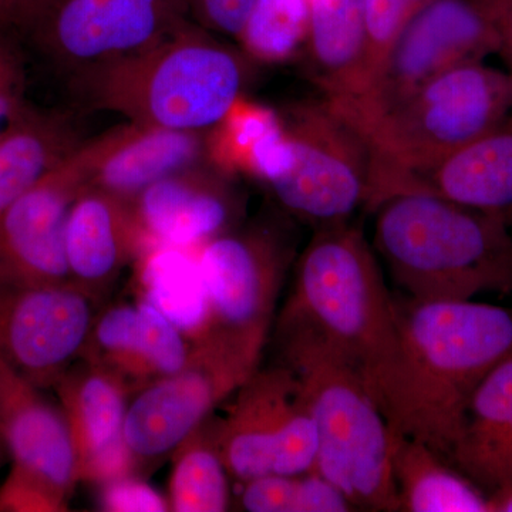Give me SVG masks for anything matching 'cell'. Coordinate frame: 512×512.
<instances>
[{
	"instance_id": "83f0119b",
	"label": "cell",
	"mask_w": 512,
	"mask_h": 512,
	"mask_svg": "<svg viewBox=\"0 0 512 512\" xmlns=\"http://www.w3.org/2000/svg\"><path fill=\"white\" fill-rule=\"evenodd\" d=\"M229 473L214 440L202 439L200 431L175 451L170 481V511L222 512L229 508Z\"/></svg>"
},
{
	"instance_id": "1f68e13d",
	"label": "cell",
	"mask_w": 512,
	"mask_h": 512,
	"mask_svg": "<svg viewBox=\"0 0 512 512\" xmlns=\"http://www.w3.org/2000/svg\"><path fill=\"white\" fill-rule=\"evenodd\" d=\"M28 89L26 43L18 30L0 25V134L25 109Z\"/></svg>"
},
{
	"instance_id": "7402d4cb",
	"label": "cell",
	"mask_w": 512,
	"mask_h": 512,
	"mask_svg": "<svg viewBox=\"0 0 512 512\" xmlns=\"http://www.w3.org/2000/svg\"><path fill=\"white\" fill-rule=\"evenodd\" d=\"M447 461L487 494L512 483V353L471 394Z\"/></svg>"
},
{
	"instance_id": "30bf717a",
	"label": "cell",
	"mask_w": 512,
	"mask_h": 512,
	"mask_svg": "<svg viewBox=\"0 0 512 512\" xmlns=\"http://www.w3.org/2000/svg\"><path fill=\"white\" fill-rule=\"evenodd\" d=\"M229 476H293L313 470L318 450L315 421L288 366L258 369L235 392L214 436Z\"/></svg>"
},
{
	"instance_id": "5bb4252c",
	"label": "cell",
	"mask_w": 512,
	"mask_h": 512,
	"mask_svg": "<svg viewBox=\"0 0 512 512\" xmlns=\"http://www.w3.org/2000/svg\"><path fill=\"white\" fill-rule=\"evenodd\" d=\"M94 153V138L84 141L72 156L43 175L0 215V282H73L64 232L73 201L89 185Z\"/></svg>"
},
{
	"instance_id": "7a4b0ae2",
	"label": "cell",
	"mask_w": 512,
	"mask_h": 512,
	"mask_svg": "<svg viewBox=\"0 0 512 512\" xmlns=\"http://www.w3.org/2000/svg\"><path fill=\"white\" fill-rule=\"evenodd\" d=\"M276 336L332 350L363 377L383 410L399 352L396 299L360 228L349 221L315 229L296 261Z\"/></svg>"
},
{
	"instance_id": "ac0fdd59",
	"label": "cell",
	"mask_w": 512,
	"mask_h": 512,
	"mask_svg": "<svg viewBox=\"0 0 512 512\" xmlns=\"http://www.w3.org/2000/svg\"><path fill=\"white\" fill-rule=\"evenodd\" d=\"M191 342L170 319L144 301L116 305L96 316L80 359L116 373L140 390L183 369Z\"/></svg>"
},
{
	"instance_id": "ffe728a7",
	"label": "cell",
	"mask_w": 512,
	"mask_h": 512,
	"mask_svg": "<svg viewBox=\"0 0 512 512\" xmlns=\"http://www.w3.org/2000/svg\"><path fill=\"white\" fill-rule=\"evenodd\" d=\"M94 144L96 153L87 187L127 200L208 157L204 131L168 130L130 121L94 138Z\"/></svg>"
},
{
	"instance_id": "4fadbf2b",
	"label": "cell",
	"mask_w": 512,
	"mask_h": 512,
	"mask_svg": "<svg viewBox=\"0 0 512 512\" xmlns=\"http://www.w3.org/2000/svg\"><path fill=\"white\" fill-rule=\"evenodd\" d=\"M259 360L220 340L191 342L183 369L141 387L128 404L124 440L134 466L175 453L217 404L254 375Z\"/></svg>"
},
{
	"instance_id": "9c48e42d",
	"label": "cell",
	"mask_w": 512,
	"mask_h": 512,
	"mask_svg": "<svg viewBox=\"0 0 512 512\" xmlns=\"http://www.w3.org/2000/svg\"><path fill=\"white\" fill-rule=\"evenodd\" d=\"M197 259L208 296L207 326L198 339L221 340L261 359L292 264L291 239L284 229L254 224L205 242Z\"/></svg>"
},
{
	"instance_id": "8fae6325",
	"label": "cell",
	"mask_w": 512,
	"mask_h": 512,
	"mask_svg": "<svg viewBox=\"0 0 512 512\" xmlns=\"http://www.w3.org/2000/svg\"><path fill=\"white\" fill-rule=\"evenodd\" d=\"M188 16V0H40L22 37L73 77L153 45Z\"/></svg>"
},
{
	"instance_id": "603a6c76",
	"label": "cell",
	"mask_w": 512,
	"mask_h": 512,
	"mask_svg": "<svg viewBox=\"0 0 512 512\" xmlns=\"http://www.w3.org/2000/svg\"><path fill=\"white\" fill-rule=\"evenodd\" d=\"M365 0H309V76L332 103L352 99L365 62Z\"/></svg>"
},
{
	"instance_id": "d4e9b609",
	"label": "cell",
	"mask_w": 512,
	"mask_h": 512,
	"mask_svg": "<svg viewBox=\"0 0 512 512\" xmlns=\"http://www.w3.org/2000/svg\"><path fill=\"white\" fill-rule=\"evenodd\" d=\"M393 474L399 511L490 512L488 494L423 441L394 437Z\"/></svg>"
},
{
	"instance_id": "f35d334b",
	"label": "cell",
	"mask_w": 512,
	"mask_h": 512,
	"mask_svg": "<svg viewBox=\"0 0 512 512\" xmlns=\"http://www.w3.org/2000/svg\"><path fill=\"white\" fill-rule=\"evenodd\" d=\"M511 231H512V224L510 225Z\"/></svg>"
},
{
	"instance_id": "74e56055",
	"label": "cell",
	"mask_w": 512,
	"mask_h": 512,
	"mask_svg": "<svg viewBox=\"0 0 512 512\" xmlns=\"http://www.w3.org/2000/svg\"><path fill=\"white\" fill-rule=\"evenodd\" d=\"M5 451L8 450H6L5 441H3L2 437V431H0V467H2L3 460H5Z\"/></svg>"
},
{
	"instance_id": "f1b7e54d",
	"label": "cell",
	"mask_w": 512,
	"mask_h": 512,
	"mask_svg": "<svg viewBox=\"0 0 512 512\" xmlns=\"http://www.w3.org/2000/svg\"><path fill=\"white\" fill-rule=\"evenodd\" d=\"M308 32L309 0H256L237 40L249 59L278 63L303 50Z\"/></svg>"
},
{
	"instance_id": "4316f807",
	"label": "cell",
	"mask_w": 512,
	"mask_h": 512,
	"mask_svg": "<svg viewBox=\"0 0 512 512\" xmlns=\"http://www.w3.org/2000/svg\"><path fill=\"white\" fill-rule=\"evenodd\" d=\"M284 137L278 111L239 99L231 111L211 128L207 156L228 174L245 173L261 180Z\"/></svg>"
},
{
	"instance_id": "6da1fadb",
	"label": "cell",
	"mask_w": 512,
	"mask_h": 512,
	"mask_svg": "<svg viewBox=\"0 0 512 512\" xmlns=\"http://www.w3.org/2000/svg\"><path fill=\"white\" fill-rule=\"evenodd\" d=\"M399 352L383 413L394 437L448 460L478 384L512 353V308L396 301Z\"/></svg>"
},
{
	"instance_id": "836d02e7",
	"label": "cell",
	"mask_w": 512,
	"mask_h": 512,
	"mask_svg": "<svg viewBox=\"0 0 512 512\" xmlns=\"http://www.w3.org/2000/svg\"><path fill=\"white\" fill-rule=\"evenodd\" d=\"M256 0H188L198 25L237 39Z\"/></svg>"
},
{
	"instance_id": "f546056e",
	"label": "cell",
	"mask_w": 512,
	"mask_h": 512,
	"mask_svg": "<svg viewBox=\"0 0 512 512\" xmlns=\"http://www.w3.org/2000/svg\"><path fill=\"white\" fill-rule=\"evenodd\" d=\"M241 507L249 512L355 511L348 498L315 471L249 480L242 488Z\"/></svg>"
},
{
	"instance_id": "52a82bcc",
	"label": "cell",
	"mask_w": 512,
	"mask_h": 512,
	"mask_svg": "<svg viewBox=\"0 0 512 512\" xmlns=\"http://www.w3.org/2000/svg\"><path fill=\"white\" fill-rule=\"evenodd\" d=\"M278 113L286 156L281 173L268 183L276 200L315 229L349 222L369 201L367 137L323 96L295 101Z\"/></svg>"
},
{
	"instance_id": "d590c367",
	"label": "cell",
	"mask_w": 512,
	"mask_h": 512,
	"mask_svg": "<svg viewBox=\"0 0 512 512\" xmlns=\"http://www.w3.org/2000/svg\"><path fill=\"white\" fill-rule=\"evenodd\" d=\"M493 2L495 25H497V55L503 57L508 72L512 73V0H491Z\"/></svg>"
},
{
	"instance_id": "277c9868",
	"label": "cell",
	"mask_w": 512,
	"mask_h": 512,
	"mask_svg": "<svg viewBox=\"0 0 512 512\" xmlns=\"http://www.w3.org/2000/svg\"><path fill=\"white\" fill-rule=\"evenodd\" d=\"M375 211V249L410 299L512 293V231L503 218L429 192L394 194Z\"/></svg>"
},
{
	"instance_id": "9a60e30c",
	"label": "cell",
	"mask_w": 512,
	"mask_h": 512,
	"mask_svg": "<svg viewBox=\"0 0 512 512\" xmlns=\"http://www.w3.org/2000/svg\"><path fill=\"white\" fill-rule=\"evenodd\" d=\"M94 298L73 282H0V353L40 389L55 386L82 356Z\"/></svg>"
},
{
	"instance_id": "44dd1931",
	"label": "cell",
	"mask_w": 512,
	"mask_h": 512,
	"mask_svg": "<svg viewBox=\"0 0 512 512\" xmlns=\"http://www.w3.org/2000/svg\"><path fill=\"white\" fill-rule=\"evenodd\" d=\"M429 192L512 224V113L397 192Z\"/></svg>"
},
{
	"instance_id": "d6986e66",
	"label": "cell",
	"mask_w": 512,
	"mask_h": 512,
	"mask_svg": "<svg viewBox=\"0 0 512 512\" xmlns=\"http://www.w3.org/2000/svg\"><path fill=\"white\" fill-rule=\"evenodd\" d=\"M64 245L72 281L94 299L148 248L133 200L94 187L73 201Z\"/></svg>"
},
{
	"instance_id": "8992f818",
	"label": "cell",
	"mask_w": 512,
	"mask_h": 512,
	"mask_svg": "<svg viewBox=\"0 0 512 512\" xmlns=\"http://www.w3.org/2000/svg\"><path fill=\"white\" fill-rule=\"evenodd\" d=\"M512 113V73L461 64L421 86L366 128L372 153L367 207L376 210Z\"/></svg>"
},
{
	"instance_id": "ba28073f",
	"label": "cell",
	"mask_w": 512,
	"mask_h": 512,
	"mask_svg": "<svg viewBox=\"0 0 512 512\" xmlns=\"http://www.w3.org/2000/svg\"><path fill=\"white\" fill-rule=\"evenodd\" d=\"M498 46L491 0H433L400 30L360 93L332 106L365 134L424 84L461 64L484 62Z\"/></svg>"
},
{
	"instance_id": "7c38bea8",
	"label": "cell",
	"mask_w": 512,
	"mask_h": 512,
	"mask_svg": "<svg viewBox=\"0 0 512 512\" xmlns=\"http://www.w3.org/2000/svg\"><path fill=\"white\" fill-rule=\"evenodd\" d=\"M0 431L12 457L0 485V511H66L79 484L69 423L62 407L50 403L2 353Z\"/></svg>"
},
{
	"instance_id": "d6a6232c",
	"label": "cell",
	"mask_w": 512,
	"mask_h": 512,
	"mask_svg": "<svg viewBox=\"0 0 512 512\" xmlns=\"http://www.w3.org/2000/svg\"><path fill=\"white\" fill-rule=\"evenodd\" d=\"M100 505L110 512L170 511L167 498L131 474L101 484Z\"/></svg>"
},
{
	"instance_id": "e575fe53",
	"label": "cell",
	"mask_w": 512,
	"mask_h": 512,
	"mask_svg": "<svg viewBox=\"0 0 512 512\" xmlns=\"http://www.w3.org/2000/svg\"><path fill=\"white\" fill-rule=\"evenodd\" d=\"M40 0H0V25L18 30L23 35L37 8Z\"/></svg>"
},
{
	"instance_id": "484cf974",
	"label": "cell",
	"mask_w": 512,
	"mask_h": 512,
	"mask_svg": "<svg viewBox=\"0 0 512 512\" xmlns=\"http://www.w3.org/2000/svg\"><path fill=\"white\" fill-rule=\"evenodd\" d=\"M144 301L171 320L190 342L207 326L208 296L198 259L174 247H150L141 266Z\"/></svg>"
},
{
	"instance_id": "2e32d148",
	"label": "cell",
	"mask_w": 512,
	"mask_h": 512,
	"mask_svg": "<svg viewBox=\"0 0 512 512\" xmlns=\"http://www.w3.org/2000/svg\"><path fill=\"white\" fill-rule=\"evenodd\" d=\"M53 389L72 433L79 483L101 485L131 474L136 466L124 440L130 386L82 359Z\"/></svg>"
},
{
	"instance_id": "8d00e7d4",
	"label": "cell",
	"mask_w": 512,
	"mask_h": 512,
	"mask_svg": "<svg viewBox=\"0 0 512 512\" xmlns=\"http://www.w3.org/2000/svg\"><path fill=\"white\" fill-rule=\"evenodd\" d=\"M490 512H512V483L488 494Z\"/></svg>"
},
{
	"instance_id": "5b68a950",
	"label": "cell",
	"mask_w": 512,
	"mask_h": 512,
	"mask_svg": "<svg viewBox=\"0 0 512 512\" xmlns=\"http://www.w3.org/2000/svg\"><path fill=\"white\" fill-rule=\"evenodd\" d=\"M279 345L315 421L312 471L335 485L355 511H399L393 433L363 377L313 340H279Z\"/></svg>"
},
{
	"instance_id": "3957f363",
	"label": "cell",
	"mask_w": 512,
	"mask_h": 512,
	"mask_svg": "<svg viewBox=\"0 0 512 512\" xmlns=\"http://www.w3.org/2000/svg\"><path fill=\"white\" fill-rule=\"evenodd\" d=\"M248 60L188 20L151 46L76 74L72 84L87 106L130 123L205 131L241 99Z\"/></svg>"
},
{
	"instance_id": "4dcf8cb0",
	"label": "cell",
	"mask_w": 512,
	"mask_h": 512,
	"mask_svg": "<svg viewBox=\"0 0 512 512\" xmlns=\"http://www.w3.org/2000/svg\"><path fill=\"white\" fill-rule=\"evenodd\" d=\"M431 2L433 0H365V62L357 93L372 79L400 30Z\"/></svg>"
},
{
	"instance_id": "cb8c5ba5",
	"label": "cell",
	"mask_w": 512,
	"mask_h": 512,
	"mask_svg": "<svg viewBox=\"0 0 512 512\" xmlns=\"http://www.w3.org/2000/svg\"><path fill=\"white\" fill-rule=\"evenodd\" d=\"M84 141L70 114L26 104L0 134V215Z\"/></svg>"
},
{
	"instance_id": "e0dca14e",
	"label": "cell",
	"mask_w": 512,
	"mask_h": 512,
	"mask_svg": "<svg viewBox=\"0 0 512 512\" xmlns=\"http://www.w3.org/2000/svg\"><path fill=\"white\" fill-rule=\"evenodd\" d=\"M229 175L197 164L140 192L133 204L147 247H190L231 231L239 202Z\"/></svg>"
}]
</instances>
